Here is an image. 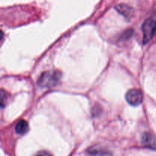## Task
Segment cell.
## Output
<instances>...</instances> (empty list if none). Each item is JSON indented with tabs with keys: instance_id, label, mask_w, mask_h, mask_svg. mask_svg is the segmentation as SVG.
<instances>
[{
	"instance_id": "9c48e42d",
	"label": "cell",
	"mask_w": 156,
	"mask_h": 156,
	"mask_svg": "<svg viewBox=\"0 0 156 156\" xmlns=\"http://www.w3.org/2000/svg\"><path fill=\"white\" fill-rule=\"evenodd\" d=\"M6 94L5 93V91H3V90H2L1 91V105H2V108H3L4 107V105H5V101L4 99L6 98Z\"/></svg>"
},
{
	"instance_id": "7a4b0ae2",
	"label": "cell",
	"mask_w": 156,
	"mask_h": 156,
	"mask_svg": "<svg viewBox=\"0 0 156 156\" xmlns=\"http://www.w3.org/2000/svg\"><path fill=\"white\" fill-rule=\"evenodd\" d=\"M142 30L143 33V43L147 44L156 33V15L150 17L144 21Z\"/></svg>"
},
{
	"instance_id": "ba28073f",
	"label": "cell",
	"mask_w": 156,
	"mask_h": 156,
	"mask_svg": "<svg viewBox=\"0 0 156 156\" xmlns=\"http://www.w3.org/2000/svg\"><path fill=\"white\" fill-rule=\"evenodd\" d=\"M34 156H53L52 154H50V152H47V151H41L38 153H37Z\"/></svg>"
},
{
	"instance_id": "6da1fadb",
	"label": "cell",
	"mask_w": 156,
	"mask_h": 156,
	"mask_svg": "<svg viewBox=\"0 0 156 156\" xmlns=\"http://www.w3.org/2000/svg\"><path fill=\"white\" fill-rule=\"evenodd\" d=\"M61 77L62 73L58 70H49L41 75L37 80V84L43 88H51L59 83Z\"/></svg>"
},
{
	"instance_id": "5b68a950",
	"label": "cell",
	"mask_w": 156,
	"mask_h": 156,
	"mask_svg": "<svg viewBox=\"0 0 156 156\" xmlns=\"http://www.w3.org/2000/svg\"><path fill=\"white\" fill-rule=\"evenodd\" d=\"M88 156H110V152L105 148L100 146L91 147L87 151Z\"/></svg>"
},
{
	"instance_id": "8992f818",
	"label": "cell",
	"mask_w": 156,
	"mask_h": 156,
	"mask_svg": "<svg viewBox=\"0 0 156 156\" xmlns=\"http://www.w3.org/2000/svg\"><path fill=\"white\" fill-rule=\"evenodd\" d=\"M117 9V12L119 13H120L121 15H123L125 18H131V17L133 16V10L131 7H129V5H125V4H120L118 5L117 7L115 8Z\"/></svg>"
},
{
	"instance_id": "277c9868",
	"label": "cell",
	"mask_w": 156,
	"mask_h": 156,
	"mask_svg": "<svg viewBox=\"0 0 156 156\" xmlns=\"http://www.w3.org/2000/svg\"><path fill=\"white\" fill-rule=\"evenodd\" d=\"M143 143L145 146L156 149V137L150 133H145L143 136Z\"/></svg>"
},
{
	"instance_id": "52a82bcc",
	"label": "cell",
	"mask_w": 156,
	"mask_h": 156,
	"mask_svg": "<svg viewBox=\"0 0 156 156\" xmlns=\"http://www.w3.org/2000/svg\"><path fill=\"white\" fill-rule=\"evenodd\" d=\"M28 123L26 120H21L18 122L15 126V131L18 134H24L28 131Z\"/></svg>"
},
{
	"instance_id": "3957f363",
	"label": "cell",
	"mask_w": 156,
	"mask_h": 156,
	"mask_svg": "<svg viewBox=\"0 0 156 156\" xmlns=\"http://www.w3.org/2000/svg\"><path fill=\"white\" fill-rule=\"evenodd\" d=\"M126 100L129 105L133 106L140 105L143 101V92L140 89H136V88L130 89L126 93Z\"/></svg>"
}]
</instances>
